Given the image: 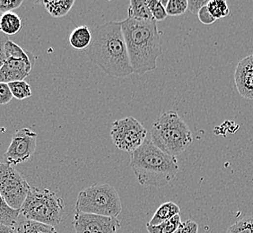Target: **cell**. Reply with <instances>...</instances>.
Listing matches in <instances>:
<instances>
[{"instance_id":"cell-1","label":"cell","mask_w":253,"mask_h":233,"mask_svg":"<svg viewBox=\"0 0 253 233\" xmlns=\"http://www.w3.org/2000/svg\"><path fill=\"white\" fill-rule=\"evenodd\" d=\"M85 54L111 78H126L134 73L122 32V22L110 21L93 30V39L85 49Z\"/></svg>"},{"instance_id":"cell-2","label":"cell","mask_w":253,"mask_h":233,"mask_svg":"<svg viewBox=\"0 0 253 233\" xmlns=\"http://www.w3.org/2000/svg\"><path fill=\"white\" fill-rule=\"evenodd\" d=\"M122 27L134 73L143 76L155 70L157 58L163 54L162 33L156 20L127 17Z\"/></svg>"},{"instance_id":"cell-3","label":"cell","mask_w":253,"mask_h":233,"mask_svg":"<svg viewBox=\"0 0 253 233\" xmlns=\"http://www.w3.org/2000/svg\"><path fill=\"white\" fill-rule=\"evenodd\" d=\"M129 165L143 187H166L175 179L179 171L175 156L161 150L149 139L130 153Z\"/></svg>"},{"instance_id":"cell-4","label":"cell","mask_w":253,"mask_h":233,"mask_svg":"<svg viewBox=\"0 0 253 233\" xmlns=\"http://www.w3.org/2000/svg\"><path fill=\"white\" fill-rule=\"evenodd\" d=\"M151 140L161 150L176 157L192 144L193 138L187 123L177 112L169 111L154 123Z\"/></svg>"},{"instance_id":"cell-5","label":"cell","mask_w":253,"mask_h":233,"mask_svg":"<svg viewBox=\"0 0 253 233\" xmlns=\"http://www.w3.org/2000/svg\"><path fill=\"white\" fill-rule=\"evenodd\" d=\"M21 214L27 220L56 226L63 221L64 200L49 189L32 188Z\"/></svg>"},{"instance_id":"cell-6","label":"cell","mask_w":253,"mask_h":233,"mask_svg":"<svg viewBox=\"0 0 253 233\" xmlns=\"http://www.w3.org/2000/svg\"><path fill=\"white\" fill-rule=\"evenodd\" d=\"M122 204L117 190L110 184H93L78 193L76 212L117 218Z\"/></svg>"},{"instance_id":"cell-7","label":"cell","mask_w":253,"mask_h":233,"mask_svg":"<svg viewBox=\"0 0 253 233\" xmlns=\"http://www.w3.org/2000/svg\"><path fill=\"white\" fill-rule=\"evenodd\" d=\"M31 190V186L14 166L7 162H1L0 194L6 204L21 210Z\"/></svg>"},{"instance_id":"cell-8","label":"cell","mask_w":253,"mask_h":233,"mask_svg":"<svg viewBox=\"0 0 253 233\" xmlns=\"http://www.w3.org/2000/svg\"><path fill=\"white\" fill-rule=\"evenodd\" d=\"M146 135V127L133 116H126L112 123L111 136L113 145L129 154L143 145Z\"/></svg>"},{"instance_id":"cell-9","label":"cell","mask_w":253,"mask_h":233,"mask_svg":"<svg viewBox=\"0 0 253 233\" xmlns=\"http://www.w3.org/2000/svg\"><path fill=\"white\" fill-rule=\"evenodd\" d=\"M36 141L37 134L29 128L15 132L4 155L5 161L14 166L31 160L36 151Z\"/></svg>"},{"instance_id":"cell-10","label":"cell","mask_w":253,"mask_h":233,"mask_svg":"<svg viewBox=\"0 0 253 233\" xmlns=\"http://www.w3.org/2000/svg\"><path fill=\"white\" fill-rule=\"evenodd\" d=\"M73 225L76 233H116L121 229V223L115 217L78 212Z\"/></svg>"},{"instance_id":"cell-11","label":"cell","mask_w":253,"mask_h":233,"mask_svg":"<svg viewBox=\"0 0 253 233\" xmlns=\"http://www.w3.org/2000/svg\"><path fill=\"white\" fill-rule=\"evenodd\" d=\"M234 82L243 97L253 100V55L239 62L234 72Z\"/></svg>"},{"instance_id":"cell-12","label":"cell","mask_w":253,"mask_h":233,"mask_svg":"<svg viewBox=\"0 0 253 233\" xmlns=\"http://www.w3.org/2000/svg\"><path fill=\"white\" fill-rule=\"evenodd\" d=\"M32 68L33 62H31V59H6L0 66V83L24 81L31 73Z\"/></svg>"},{"instance_id":"cell-13","label":"cell","mask_w":253,"mask_h":233,"mask_svg":"<svg viewBox=\"0 0 253 233\" xmlns=\"http://www.w3.org/2000/svg\"><path fill=\"white\" fill-rule=\"evenodd\" d=\"M31 54L25 51L19 45L15 43L11 39H5L2 37L1 42V54H0V66L5 62L6 59L16 58V59H31Z\"/></svg>"},{"instance_id":"cell-14","label":"cell","mask_w":253,"mask_h":233,"mask_svg":"<svg viewBox=\"0 0 253 233\" xmlns=\"http://www.w3.org/2000/svg\"><path fill=\"white\" fill-rule=\"evenodd\" d=\"M93 39V33L86 25H81L72 31L69 36V43L74 49L83 50L87 49Z\"/></svg>"},{"instance_id":"cell-15","label":"cell","mask_w":253,"mask_h":233,"mask_svg":"<svg viewBox=\"0 0 253 233\" xmlns=\"http://www.w3.org/2000/svg\"><path fill=\"white\" fill-rule=\"evenodd\" d=\"M180 206L178 204H176L171 201L166 202L165 204H161L158 207L148 224L150 225H158L170 219L173 218L176 215L180 214Z\"/></svg>"},{"instance_id":"cell-16","label":"cell","mask_w":253,"mask_h":233,"mask_svg":"<svg viewBox=\"0 0 253 233\" xmlns=\"http://www.w3.org/2000/svg\"><path fill=\"white\" fill-rule=\"evenodd\" d=\"M15 233H59L54 226L25 219L16 224Z\"/></svg>"},{"instance_id":"cell-17","label":"cell","mask_w":253,"mask_h":233,"mask_svg":"<svg viewBox=\"0 0 253 233\" xmlns=\"http://www.w3.org/2000/svg\"><path fill=\"white\" fill-rule=\"evenodd\" d=\"M22 20L19 15L13 12L5 13L0 19V29L3 34L8 36L15 35L22 29Z\"/></svg>"},{"instance_id":"cell-18","label":"cell","mask_w":253,"mask_h":233,"mask_svg":"<svg viewBox=\"0 0 253 233\" xmlns=\"http://www.w3.org/2000/svg\"><path fill=\"white\" fill-rule=\"evenodd\" d=\"M127 17L132 19H154L151 11L149 9L147 0H130L127 8Z\"/></svg>"},{"instance_id":"cell-19","label":"cell","mask_w":253,"mask_h":233,"mask_svg":"<svg viewBox=\"0 0 253 233\" xmlns=\"http://www.w3.org/2000/svg\"><path fill=\"white\" fill-rule=\"evenodd\" d=\"M44 6L49 12V15L55 18L63 17L68 15L75 4L74 0H50L44 1Z\"/></svg>"},{"instance_id":"cell-20","label":"cell","mask_w":253,"mask_h":233,"mask_svg":"<svg viewBox=\"0 0 253 233\" xmlns=\"http://www.w3.org/2000/svg\"><path fill=\"white\" fill-rule=\"evenodd\" d=\"M21 214L20 209H15L5 203V200L1 198L0 206V224L15 229L18 224V219Z\"/></svg>"},{"instance_id":"cell-21","label":"cell","mask_w":253,"mask_h":233,"mask_svg":"<svg viewBox=\"0 0 253 233\" xmlns=\"http://www.w3.org/2000/svg\"><path fill=\"white\" fill-rule=\"evenodd\" d=\"M181 224L180 214L176 215L173 218L170 219L158 225L146 224V230L148 233H174Z\"/></svg>"},{"instance_id":"cell-22","label":"cell","mask_w":253,"mask_h":233,"mask_svg":"<svg viewBox=\"0 0 253 233\" xmlns=\"http://www.w3.org/2000/svg\"><path fill=\"white\" fill-rule=\"evenodd\" d=\"M11 92L13 93L14 97L19 101H23L25 99L31 97L33 95L32 89L28 83L24 81H16L8 83Z\"/></svg>"},{"instance_id":"cell-23","label":"cell","mask_w":253,"mask_h":233,"mask_svg":"<svg viewBox=\"0 0 253 233\" xmlns=\"http://www.w3.org/2000/svg\"><path fill=\"white\" fill-rule=\"evenodd\" d=\"M208 8L216 20L226 17L230 14L228 5L224 0H210Z\"/></svg>"},{"instance_id":"cell-24","label":"cell","mask_w":253,"mask_h":233,"mask_svg":"<svg viewBox=\"0 0 253 233\" xmlns=\"http://www.w3.org/2000/svg\"><path fill=\"white\" fill-rule=\"evenodd\" d=\"M226 233H253V215L244 217L231 225Z\"/></svg>"},{"instance_id":"cell-25","label":"cell","mask_w":253,"mask_h":233,"mask_svg":"<svg viewBox=\"0 0 253 233\" xmlns=\"http://www.w3.org/2000/svg\"><path fill=\"white\" fill-rule=\"evenodd\" d=\"M188 10L187 0H169L166 5V12L169 16L183 15Z\"/></svg>"},{"instance_id":"cell-26","label":"cell","mask_w":253,"mask_h":233,"mask_svg":"<svg viewBox=\"0 0 253 233\" xmlns=\"http://www.w3.org/2000/svg\"><path fill=\"white\" fill-rule=\"evenodd\" d=\"M147 3L154 20H156V22H161L166 19L168 15L166 6L162 3V0H147Z\"/></svg>"},{"instance_id":"cell-27","label":"cell","mask_w":253,"mask_h":233,"mask_svg":"<svg viewBox=\"0 0 253 233\" xmlns=\"http://www.w3.org/2000/svg\"><path fill=\"white\" fill-rule=\"evenodd\" d=\"M23 4V0H0V12L3 14L18 8Z\"/></svg>"},{"instance_id":"cell-28","label":"cell","mask_w":253,"mask_h":233,"mask_svg":"<svg viewBox=\"0 0 253 233\" xmlns=\"http://www.w3.org/2000/svg\"><path fill=\"white\" fill-rule=\"evenodd\" d=\"M14 97L13 93L11 92L8 83H0V103L5 105L9 103Z\"/></svg>"},{"instance_id":"cell-29","label":"cell","mask_w":253,"mask_h":233,"mask_svg":"<svg viewBox=\"0 0 253 233\" xmlns=\"http://www.w3.org/2000/svg\"><path fill=\"white\" fill-rule=\"evenodd\" d=\"M198 231H199L198 224L194 221L188 220L184 223H181L180 227L174 233H198Z\"/></svg>"},{"instance_id":"cell-30","label":"cell","mask_w":253,"mask_h":233,"mask_svg":"<svg viewBox=\"0 0 253 233\" xmlns=\"http://www.w3.org/2000/svg\"><path fill=\"white\" fill-rule=\"evenodd\" d=\"M198 17H199V20L203 25H207L214 24L215 20H216L213 15H211L210 10L208 8V5H206V6L202 7L200 9L199 14H198Z\"/></svg>"},{"instance_id":"cell-31","label":"cell","mask_w":253,"mask_h":233,"mask_svg":"<svg viewBox=\"0 0 253 233\" xmlns=\"http://www.w3.org/2000/svg\"><path fill=\"white\" fill-rule=\"evenodd\" d=\"M210 0H189L188 1V10L192 14H199L200 9L208 5Z\"/></svg>"},{"instance_id":"cell-32","label":"cell","mask_w":253,"mask_h":233,"mask_svg":"<svg viewBox=\"0 0 253 233\" xmlns=\"http://www.w3.org/2000/svg\"><path fill=\"white\" fill-rule=\"evenodd\" d=\"M14 232H15V229L0 224V233H13Z\"/></svg>"},{"instance_id":"cell-33","label":"cell","mask_w":253,"mask_h":233,"mask_svg":"<svg viewBox=\"0 0 253 233\" xmlns=\"http://www.w3.org/2000/svg\"><path fill=\"white\" fill-rule=\"evenodd\" d=\"M15 233V232H14V233Z\"/></svg>"},{"instance_id":"cell-34","label":"cell","mask_w":253,"mask_h":233,"mask_svg":"<svg viewBox=\"0 0 253 233\" xmlns=\"http://www.w3.org/2000/svg\"></svg>"}]
</instances>
